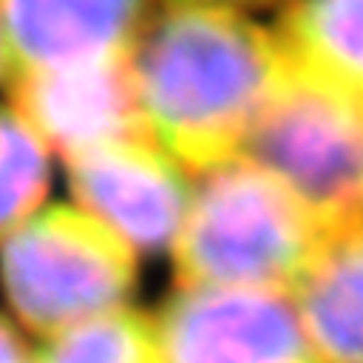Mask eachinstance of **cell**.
<instances>
[{
	"label": "cell",
	"instance_id": "1",
	"mask_svg": "<svg viewBox=\"0 0 363 363\" xmlns=\"http://www.w3.org/2000/svg\"><path fill=\"white\" fill-rule=\"evenodd\" d=\"M126 66L149 138L186 174L240 155L286 74L275 35L226 6L149 12Z\"/></svg>",
	"mask_w": 363,
	"mask_h": 363
},
{
	"label": "cell",
	"instance_id": "9",
	"mask_svg": "<svg viewBox=\"0 0 363 363\" xmlns=\"http://www.w3.org/2000/svg\"><path fill=\"white\" fill-rule=\"evenodd\" d=\"M272 35L295 74L363 118V0H289Z\"/></svg>",
	"mask_w": 363,
	"mask_h": 363
},
{
	"label": "cell",
	"instance_id": "14",
	"mask_svg": "<svg viewBox=\"0 0 363 363\" xmlns=\"http://www.w3.org/2000/svg\"><path fill=\"white\" fill-rule=\"evenodd\" d=\"M166 4H192V6H226V9H257L278 4V0H166Z\"/></svg>",
	"mask_w": 363,
	"mask_h": 363
},
{
	"label": "cell",
	"instance_id": "13",
	"mask_svg": "<svg viewBox=\"0 0 363 363\" xmlns=\"http://www.w3.org/2000/svg\"><path fill=\"white\" fill-rule=\"evenodd\" d=\"M32 357L35 354L26 349L15 326L6 318H0V363H32Z\"/></svg>",
	"mask_w": 363,
	"mask_h": 363
},
{
	"label": "cell",
	"instance_id": "8",
	"mask_svg": "<svg viewBox=\"0 0 363 363\" xmlns=\"http://www.w3.org/2000/svg\"><path fill=\"white\" fill-rule=\"evenodd\" d=\"M12 109L49 152L66 157L101 143L149 138L126 55L26 74L6 83Z\"/></svg>",
	"mask_w": 363,
	"mask_h": 363
},
{
	"label": "cell",
	"instance_id": "3",
	"mask_svg": "<svg viewBox=\"0 0 363 363\" xmlns=\"http://www.w3.org/2000/svg\"><path fill=\"white\" fill-rule=\"evenodd\" d=\"M0 281L21 323L49 340L126 309L138 255L92 215L57 203L38 209L0 243Z\"/></svg>",
	"mask_w": 363,
	"mask_h": 363
},
{
	"label": "cell",
	"instance_id": "7",
	"mask_svg": "<svg viewBox=\"0 0 363 363\" xmlns=\"http://www.w3.org/2000/svg\"><path fill=\"white\" fill-rule=\"evenodd\" d=\"M149 0H0V83L129 52Z\"/></svg>",
	"mask_w": 363,
	"mask_h": 363
},
{
	"label": "cell",
	"instance_id": "5",
	"mask_svg": "<svg viewBox=\"0 0 363 363\" xmlns=\"http://www.w3.org/2000/svg\"><path fill=\"white\" fill-rule=\"evenodd\" d=\"M160 363H320L292 295L177 286L152 318Z\"/></svg>",
	"mask_w": 363,
	"mask_h": 363
},
{
	"label": "cell",
	"instance_id": "11",
	"mask_svg": "<svg viewBox=\"0 0 363 363\" xmlns=\"http://www.w3.org/2000/svg\"><path fill=\"white\" fill-rule=\"evenodd\" d=\"M32 363H160V354L152 318L118 309L49 337Z\"/></svg>",
	"mask_w": 363,
	"mask_h": 363
},
{
	"label": "cell",
	"instance_id": "4",
	"mask_svg": "<svg viewBox=\"0 0 363 363\" xmlns=\"http://www.w3.org/2000/svg\"><path fill=\"white\" fill-rule=\"evenodd\" d=\"M240 157L278 177L326 238L363 223V118L289 66Z\"/></svg>",
	"mask_w": 363,
	"mask_h": 363
},
{
	"label": "cell",
	"instance_id": "6",
	"mask_svg": "<svg viewBox=\"0 0 363 363\" xmlns=\"http://www.w3.org/2000/svg\"><path fill=\"white\" fill-rule=\"evenodd\" d=\"M77 209L115 232L135 255L174 243L192 184L152 138L101 143L66 157Z\"/></svg>",
	"mask_w": 363,
	"mask_h": 363
},
{
	"label": "cell",
	"instance_id": "2",
	"mask_svg": "<svg viewBox=\"0 0 363 363\" xmlns=\"http://www.w3.org/2000/svg\"><path fill=\"white\" fill-rule=\"evenodd\" d=\"M326 232L266 169L232 157L198 174L172 243L177 286L292 295Z\"/></svg>",
	"mask_w": 363,
	"mask_h": 363
},
{
	"label": "cell",
	"instance_id": "10",
	"mask_svg": "<svg viewBox=\"0 0 363 363\" xmlns=\"http://www.w3.org/2000/svg\"><path fill=\"white\" fill-rule=\"evenodd\" d=\"M292 301L320 363H363V223L326 238Z\"/></svg>",
	"mask_w": 363,
	"mask_h": 363
},
{
	"label": "cell",
	"instance_id": "12",
	"mask_svg": "<svg viewBox=\"0 0 363 363\" xmlns=\"http://www.w3.org/2000/svg\"><path fill=\"white\" fill-rule=\"evenodd\" d=\"M49 189V149L15 109L0 106V243L26 223Z\"/></svg>",
	"mask_w": 363,
	"mask_h": 363
}]
</instances>
